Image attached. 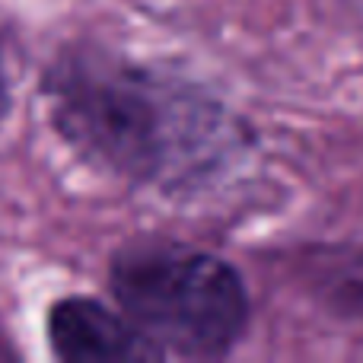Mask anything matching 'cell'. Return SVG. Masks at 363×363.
<instances>
[{"label": "cell", "mask_w": 363, "mask_h": 363, "mask_svg": "<svg viewBox=\"0 0 363 363\" xmlns=\"http://www.w3.org/2000/svg\"><path fill=\"white\" fill-rule=\"evenodd\" d=\"M57 138L128 185H198L236 153V118L194 83L77 42L42 74Z\"/></svg>", "instance_id": "cell-1"}, {"label": "cell", "mask_w": 363, "mask_h": 363, "mask_svg": "<svg viewBox=\"0 0 363 363\" xmlns=\"http://www.w3.org/2000/svg\"><path fill=\"white\" fill-rule=\"evenodd\" d=\"M108 290L160 357L217 360L242 341L252 303L226 258L176 239H138L108 264Z\"/></svg>", "instance_id": "cell-2"}, {"label": "cell", "mask_w": 363, "mask_h": 363, "mask_svg": "<svg viewBox=\"0 0 363 363\" xmlns=\"http://www.w3.org/2000/svg\"><path fill=\"white\" fill-rule=\"evenodd\" d=\"M48 347L64 363H131L163 360L118 306L96 296H61L45 315Z\"/></svg>", "instance_id": "cell-3"}, {"label": "cell", "mask_w": 363, "mask_h": 363, "mask_svg": "<svg viewBox=\"0 0 363 363\" xmlns=\"http://www.w3.org/2000/svg\"><path fill=\"white\" fill-rule=\"evenodd\" d=\"M332 290H335V303H338L345 313L363 319V245L338 268Z\"/></svg>", "instance_id": "cell-4"}, {"label": "cell", "mask_w": 363, "mask_h": 363, "mask_svg": "<svg viewBox=\"0 0 363 363\" xmlns=\"http://www.w3.org/2000/svg\"><path fill=\"white\" fill-rule=\"evenodd\" d=\"M10 108H13V80H10V70H6L4 42H0V125L10 118Z\"/></svg>", "instance_id": "cell-5"}]
</instances>
